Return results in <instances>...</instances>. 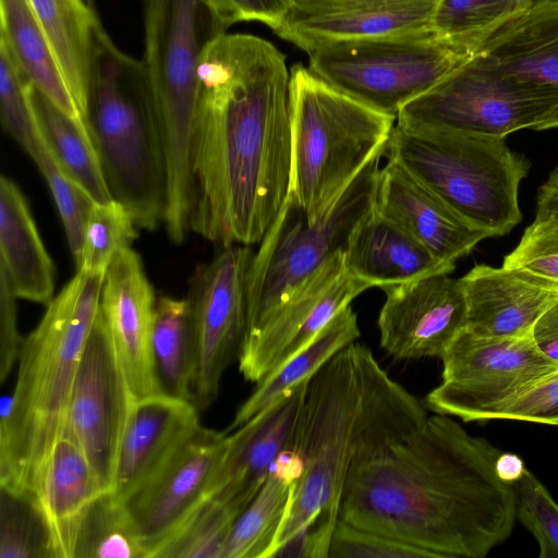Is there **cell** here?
I'll return each instance as SVG.
<instances>
[{"label":"cell","instance_id":"obj_1","mask_svg":"<svg viewBox=\"0 0 558 558\" xmlns=\"http://www.w3.org/2000/svg\"><path fill=\"white\" fill-rule=\"evenodd\" d=\"M286 57L250 34H223L198 66L190 229L228 246L259 244L290 194Z\"/></svg>","mask_w":558,"mask_h":558},{"label":"cell","instance_id":"obj_2","mask_svg":"<svg viewBox=\"0 0 558 558\" xmlns=\"http://www.w3.org/2000/svg\"><path fill=\"white\" fill-rule=\"evenodd\" d=\"M501 451L435 413L414 434L355 466L339 519L427 553L484 558L512 533V485L497 473Z\"/></svg>","mask_w":558,"mask_h":558},{"label":"cell","instance_id":"obj_3","mask_svg":"<svg viewBox=\"0 0 558 558\" xmlns=\"http://www.w3.org/2000/svg\"><path fill=\"white\" fill-rule=\"evenodd\" d=\"M427 417L424 403L366 345L355 341L336 353L307 383L291 448L302 471L272 555L300 533L304 558H328L350 472L417 432Z\"/></svg>","mask_w":558,"mask_h":558},{"label":"cell","instance_id":"obj_4","mask_svg":"<svg viewBox=\"0 0 558 558\" xmlns=\"http://www.w3.org/2000/svg\"><path fill=\"white\" fill-rule=\"evenodd\" d=\"M105 276L76 270L23 341L14 390L2 399L0 488L33 496L38 487L64 430Z\"/></svg>","mask_w":558,"mask_h":558},{"label":"cell","instance_id":"obj_5","mask_svg":"<svg viewBox=\"0 0 558 558\" xmlns=\"http://www.w3.org/2000/svg\"><path fill=\"white\" fill-rule=\"evenodd\" d=\"M144 68L166 174L167 227L189 225L191 154L199 100L198 66L208 46L226 34L208 0H142Z\"/></svg>","mask_w":558,"mask_h":558},{"label":"cell","instance_id":"obj_6","mask_svg":"<svg viewBox=\"0 0 558 558\" xmlns=\"http://www.w3.org/2000/svg\"><path fill=\"white\" fill-rule=\"evenodd\" d=\"M289 110V201L315 222L362 170L386 151L397 117L336 89L302 63L290 70Z\"/></svg>","mask_w":558,"mask_h":558},{"label":"cell","instance_id":"obj_7","mask_svg":"<svg viewBox=\"0 0 558 558\" xmlns=\"http://www.w3.org/2000/svg\"><path fill=\"white\" fill-rule=\"evenodd\" d=\"M85 122L112 197L137 227L163 221L166 174L142 61L99 36L85 106Z\"/></svg>","mask_w":558,"mask_h":558},{"label":"cell","instance_id":"obj_8","mask_svg":"<svg viewBox=\"0 0 558 558\" xmlns=\"http://www.w3.org/2000/svg\"><path fill=\"white\" fill-rule=\"evenodd\" d=\"M385 156L488 236L509 233L522 219L518 192L531 165L506 138L396 124Z\"/></svg>","mask_w":558,"mask_h":558},{"label":"cell","instance_id":"obj_9","mask_svg":"<svg viewBox=\"0 0 558 558\" xmlns=\"http://www.w3.org/2000/svg\"><path fill=\"white\" fill-rule=\"evenodd\" d=\"M308 69L362 104L397 117L473 53L432 28L333 43L308 52Z\"/></svg>","mask_w":558,"mask_h":558},{"label":"cell","instance_id":"obj_10","mask_svg":"<svg viewBox=\"0 0 558 558\" xmlns=\"http://www.w3.org/2000/svg\"><path fill=\"white\" fill-rule=\"evenodd\" d=\"M384 156L385 153L377 155L315 222H310L288 198L254 252L247 289L246 335L303 279L344 251L354 228L375 207Z\"/></svg>","mask_w":558,"mask_h":558},{"label":"cell","instance_id":"obj_11","mask_svg":"<svg viewBox=\"0 0 558 558\" xmlns=\"http://www.w3.org/2000/svg\"><path fill=\"white\" fill-rule=\"evenodd\" d=\"M558 111V89L470 58L397 113L400 126L506 138Z\"/></svg>","mask_w":558,"mask_h":558},{"label":"cell","instance_id":"obj_12","mask_svg":"<svg viewBox=\"0 0 558 558\" xmlns=\"http://www.w3.org/2000/svg\"><path fill=\"white\" fill-rule=\"evenodd\" d=\"M441 361V381L423 403L434 413L464 422L488 421L494 410L558 368V362L539 351L532 335L490 338L466 328Z\"/></svg>","mask_w":558,"mask_h":558},{"label":"cell","instance_id":"obj_13","mask_svg":"<svg viewBox=\"0 0 558 558\" xmlns=\"http://www.w3.org/2000/svg\"><path fill=\"white\" fill-rule=\"evenodd\" d=\"M253 256L247 245L221 246L192 276L185 300L197 354L192 402L199 412L217 399L222 375L244 342Z\"/></svg>","mask_w":558,"mask_h":558},{"label":"cell","instance_id":"obj_14","mask_svg":"<svg viewBox=\"0 0 558 558\" xmlns=\"http://www.w3.org/2000/svg\"><path fill=\"white\" fill-rule=\"evenodd\" d=\"M135 402L99 306L76 373L63 432L82 448L106 492L113 485Z\"/></svg>","mask_w":558,"mask_h":558},{"label":"cell","instance_id":"obj_15","mask_svg":"<svg viewBox=\"0 0 558 558\" xmlns=\"http://www.w3.org/2000/svg\"><path fill=\"white\" fill-rule=\"evenodd\" d=\"M366 290L347 271L343 252L338 253L295 286L246 335L238 357L239 372L247 381L258 384Z\"/></svg>","mask_w":558,"mask_h":558},{"label":"cell","instance_id":"obj_16","mask_svg":"<svg viewBox=\"0 0 558 558\" xmlns=\"http://www.w3.org/2000/svg\"><path fill=\"white\" fill-rule=\"evenodd\" d=\"M227 448V434L199 426L125 506L145 558L159 549L210 497Z\"/></svg>","mask_w":558,"mask_h":558},{"label":"cell","instance_id":"obj_17","mask_svg":"<svg viewBox=\"0 0 558 558\" xmlns=\"http://www.w3.org/2000/svg\"><path fill=\"white\" fill-rule=\"evenodd\" d=\"M378 316L381 348L397 360L439 357L466 328L459 279L435 274L390 288Z\"/></svg>","mask_w":558,"mask_h":558},{"label":"cell","instance_id":"obj_18","mask_svg":"<svg viewBox=\"0 0 558 558\" xmlns=\"http://www.w3.org/2000/svg\"><path fill=\"white\" fill-rule=\"evenodd\" d=\"M438 0H294L274 32L308 52L333 43L430 28Z\"/></svg>","mask_w":558,"mask_h":558},{"label":"cell","instance_id":"obj_19","mask_svg":"<svg viewBox=\"0 0 558 558\" xmlns=\"http://www.w3.org/2000/svg\"><path fill=\"white\" fill-rule=\"evenodd\" d=\"M308 379L227 434L213 497L236 518L257 495L278 458L292 448Z\"/></svg>","mask_w":558,"mask_h":558},{"label":"cell","instance_id":"obj_20","mask_svg":"<svg viewBox=\"0 0 558 558\" xmlns=\"http://www.w3.org/2000/svg\"><path fill=\"white\" fill-rule=\"evenodd\" d=\"M156 301L140 255L124 248L107 269L100 311L136 401L162 395L153 354Z\"/></svg>","mask_w":558,"mask_h":558},{"label":"cell","instance_id":"obj_21","mask_svg":"<svg viewBox=\"0 0 558 558\" xmlns=\"http://www.w3.org/2000/svg\"><path fill=\"white\" fill-rule=\"evenodd\" d=\"M375 210L401 227L437 259L454 267L458 259L489 238L390 159L380 169Z\"/></svg>","mask_w":558,"mask_h":558},{"label":"cell","instance_id":"obj_22","mask_svg":"<svg viewBox=\"0 0 558 558\" xmlns=\"http://www.w3.org/2000/svg\"><path fill=\"white\" fill-rule=\"evenodd\" d=\"M193 402L156 395L135 402L110 494L124 502L149 482L201 426Z\"/></svg>","mask_w":558,"mask_h":558},{"label":"cell","instance_id":"obj_23","mask_svg":"<svg viewBox=\"0 0 558 558\" xmlns=\"http://www.w3.org/2000/svg\"><path fill=\"white\" fill-rule=\"evenodd\" d=\"M459 281L468 306L466 329L481 337L529 336L558 302V291L523 280L502 266L475 265Z\"/></svg>","mask_w":558,"mask_h":558},{"label":"cell","instance_id":"obj_24","mask_svg":"<svg viewBox=\"0 0 558 558\" xmlns=\"http://www.w3.org/2000/svg\"><path fill=\"white\" fill-rule=\"evenodd\" d=\"M473 58L502 73L558 89V0H535L477 47ZM558 128V111L538 131Z\"/></svg>","mask_w":558,"mask_h":558},{"label":"cell","instance_id":"obj_25","mask_svg":"<svg viewBox=\"0 0 558 558\" xmlns=\"http://www.w3.org/2000/svg\"><path fill=\"white\" fill-rule=\"evenodd\" d=\"M347 271L369 288L386 291L454 266L437 259L397 223L374 209L352 231L343 251Z\"/></svg>","mask_w":558,"mask_h":558},{"label":"cell","instance_id":"obj_26","mask_svg":"<svg viewBox=\"0 0 558 558\" xmlns=\"http://www.w3.org/2000/svg\"><path fill=\"white\" fill-rule=\"evenodd\" d=\"M104 492L82 448L63 432L33 496L49 529L54 558H74L84 517Z\"/></svg>","mask_w":558,"mask_h":558},{"label":"cell","instance_id":"obj_27","mask_svg":"<svg viewBox=\"0 0 558 558\" xmlns=\"http://www.w3.org/2000/svg\"><path fill=\"white\" fill-rule=\"evenodd\" d=\"M0 274L17 299L46 305L53 299V262L23 192L7 175L0 178Z\"/></svg>","mask_w":558,"mask_h":558},{"label":"cell","instance_id":"obj_28","mask_svg":"<svg viewBox=\"0 0 558 558\" xmlns=\"http://www.w3.org/2000/svg\"><path fill=\"white\" fill-rule=\"evenodd\" d=\"M85 119L87 89L104 27L86 0H28Z\"/></svg>","mask_w":558,"mask_h":558},{"label":"cell","instance_id":"obj_29","mask_svg":"<svg viewBox=\"0 0 558 558\" xmlns=\"http://www.w3.org/2000/svg\"><path fill=\"white\" fill-rule=\"evenodd\" d=\"M301 471L292 449L278 458L257 495L235 519L221 558H271Z\"/></svg>","mask_w":558,"mask_h":558},{"label":"cell","instance_id":"obj_30","mask_svg":"<svg viewBox=\"0 0 558 558\" xmlns=\"http://www.w3.org/2000/svg\"><path fill=\"white\" fill-rule=\"evenodd\" d=\"M0 38L32 84L65 114L86 125L29 1L0 0Z\"/></svg>","mask_w":558,"mask_h":558},{"label":"cell","instance_id":"obj_31","mask_svg":"<svg viewBox=\"0 0 558 558\" xmlns=\"http://www.w3.org/2000/svg\"><path fill=\"white\" fill-rule=\"evenodd\" d=\"M361 335L357 315L342 308L303 349L259 381L223 432L231 433L283 393L311 378L324 364Z\"/></svg>","mask_w":558,"mask_h":558},{"label":"cell","instance_id":"obj_32","mask_svg":"<svg viewBox=\"0 0 558 558\" xmlns=\"http://www.w3.org/2000/svg\"><path fill=\"white\" fill-rule=\"evenodd\" d=\"M31 100L43 138L60 168L95 202L113 199L88 128L65 114L33 84Z\"/></svg>","mask_w":558,"mask_h":558},{"label":"cell","instance_id":"obj_33","mask_svg":"<svg viewBox=\"0 0 558 558\" xmlns=\"http://www.w3.org/2000/svg\"><path fill=\"white\" fill-rule=\"evenodd\" d=\"M153 354L162 393L192 402L197 354L185 299H157Z\"/></svg>","mask_w":558,"mask_h":558},{"label":"cell","instance_id":"obj_34","mask_svg":"<svg viewBox=\"0 0 558 558\" xmlns=\"http://www.w3.org/2000/svg\"><path fill=\"white\" fill-rule=\"evenodd\" d=\"M74 558H145L140 536L122 502L104 492L81 524Z\"/></svg>","mask_w":558,"mask_h":558},{"label":"cell","instance_id":"obj_35","mask_svg":"<svg viewBox=\"0 0 558 558\" xmlns=\"http://www.w3.org/2000/svg\"><path fill=\"white\" fill-rule=\"evenodd\" d=\"M136 223L129 209L119 201L93 205L83 234L76 270L106 275L117 255L130 247L137 236Z\"/></svg>","mask_w":558,"mask_h":558},{"label":"cell","instance_id":"obj_36","mask_svg":"<svg viewBox=\"0 0 558 558\" xmlns=\"http://www.w3.org/2000/svg\"><path fill=\"white\" fill-rule=\"evenodd\" d=\"M0 558H54L45 518L28 494L0 488Z\"/></svg>","mask_w":558,"mask_h":558},{"label":"cell","instance_id":"obj_37","mask_svg":"<svg viewBox=\"0 0 558 558\" xmlns=\"http://www.w3.org/2000/svg\"><path fill=\"white\" fill-rule=\"evenodd\" d=\"M236 515L208 498L159 549L155 558H221Z\"/></svg>","mask_w":558,"mask_h":558},{"label":"cell","instance_id":"obj_38","mask_svg":"<svg viewBox=\"0 0 558 558\" xmlns=\"http://www.w3.org/2000/svg\"><path fill=\"white\" fill-rule=\"evenodd\" d=\"M32 82L0 38V116L4 130L32 157L36 155L41 133L31 100Z\"/></svg>","mask_w":558,"mask_h":558},{"label":"cell","instance_id":"obj_39","mask_svg":"<svg viewBox=\"0 0 558 558\" xmlns=\"http://www.w3.org/2000/svg\"><path fill=\"white\" fill-rule=\"evenodd\" d=\"M502 23L497 0H438L430 28L439 37L474 53Z\"/></svg>","mask_w":558,"mask_h":558},{"label":"cell","instance_id":"obj_40","mask_svg":"<svg viewBox=\"0 0 558 558\" xmlns=\"http://www.w3.org/2000/svg\"><path fill=\"white\" fill-rule=\"evenodd\" d=\"M502 267L523 280L558 291V228L535 219L505 256Z\"/></svg>","mask_w":558,"mask_h":558},{"label":"cell","instance_id":"obj_41","mask_svg":"<svg viewBox=\"0 0 558 558\" xmlns=\"http://www.w3.org/2000/svg\"><path fill=\"white\" fill-rule=\"evenodd\" d=\"M33 160L49 185L69 246L76 260L82 250L84 227L95 201L60 168L43 135Z\"/></svg>","mask_w":558,"mask_h":558},{"label":"cell","instance_id":"obj_42","mask_svg":"<svg viewBox=\"0 0 558 558\" xmlns=\"http://www.w3.org/2000/svg\"><path fill=\"white\" fill-rule=\"evenodd\" d=\"M515 513L535 537L541 558H558V504L527 469L511 483Z\"/></svg>","mask_w":558,"mask_h":558},{"label":"cell","instance_id":"obj_43","mask_svg":"<svg viewBox=\"0 0 558 558\" xmlns=\"http://www.w3.org/2000/svg\"><path fill=\"white\" fill-rule=\"evenodd\" d=\"M328 558H430V556L409 544L338 519L330 538Z\"/></svg>","mask_w":558,"mask_h":558},{"label":"cell","instance_id":"obj_44","mask_svg":"<svg viewBox=\"0 0 558 558\" xmlns=\"http://www.w3.org/2000/svg\"><path fill=\"white\" fill-rule=\"evenodd\" d=\"M489 420L522 421L558 427V368L498 407Z\"/></svg>","mask_w":558,"mask_h":558},{"label":"cell","instance_id":"obj_45","mask_svg":"<svg viewBox=\"0 0 558 558\" xmlns=\"http://www.w3.org/2000/svg\"><path fill=\"white\" fill-rule=\"evenodd\" d=\"M217 17L228 29L243 21H258L277 29L294 4V0H208Z\"/></svg>","mask_w":558,"mask_h":558},{"label":"cell","instance_id":"obj_46","mask_svg":"<svg viewBox=\"0 0 558 558\" xmlns=\"http://www.w3.org/2000/svg\"><path fill=\"white\" fill-rule=\"evenodd\" d=\"M17 296L0 274V381L3 384L17 363L24 339L17 324Z\"/></svg>","mask_w":558,"mask_h":558},{"label":"cell","instance_id":"obj_47","mask_svg":"<svg viewBox=\"0 0 558 558\" xmlns=\"http://www.w3.org/2000/svg\"><path fill=\"white\" fill-rule=\"evenodd\" d=\"M531 335L539 351L558 362V302L537 319Z\"/></svg>","mask_w":558,"mask_h":558},{"label":"cell","instance_id":"obj_48","mask_svg":"<svg viewBox=\"0 0 558 558\" xmlns=\"http://www.w3.org/2000/svg\"><path fill=\"white\" fill-rule=\"evenodd\" d=\"M535 219L548 220L558 228V167L538 189Z\"/></svg>","mask_w":558,"mask_h":558},{"label":"cell","instance_id":"obj_49","mask_svg":"<svg viewBox=\"0 0 558 558\" xmlns=\"http://www.w3.org/2000/svg\"><path fill=\"white\" fill-rule=\"evenodd\" d=\"M496 470L500 478L511 484L522 475L525 466L518 456L501 452L496 462Z\"/></svg>","mask_w":558,"mask_h":558},{"label":"cell","instance_id":"obj_50","mask_svg":"<svg viewBox=\"0 0 558 558\" xmlns=\"http://www.w3.org/2000/svg\"><path fill=\"white\" fill-rule=\"evenodd\" d=\"M505 22L527 10L535 0H497Z\"/></svg>","mask_w":558,"mask_h":558},{"label":"cell","instance_id":"obj_51","mask_svg":"<svg viewBox=\"0 0 558 558\" xmlns=\"http://www.w3.org/2000/svg\"><path fill=\"white\" fill-rule=\"evenodd\" d=\"M87 3L93 8V9H96L95 7V1L94 0H86Z\"/></svg>","mask_w":558,"mask_h":558}]
</instances>
